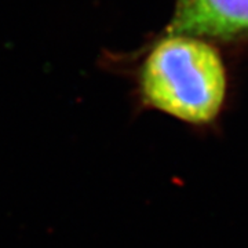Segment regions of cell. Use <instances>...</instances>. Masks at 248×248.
Masks as SVG:
<instances>
[{"label":"cell","instance_id":"cell-1","mask_svg":"<svg viewBox=\"0 0 248 248\" xmlns=\"http://www.w3.org/2000/svg\"><path fill=\"white\" fill-rule=\"evenodd\" d=\"M142 97L151 107L193 124L221 110L226 78L219 54L199 37L169 35L151 50L140 72Z\"/></svg>","mask_w":248,"mask_h":248},{"label":"cell","instance_id":"cell-2","mask_svg":"<svg viewBox=\"0 0 248 248\" xmlns=\"http://www.w3.org/2000/svg\"><path fill=\"white\" fill-rule=\"evenodd\" d=\"M248 31V0H177L170 35L228 39Z\"/></svg>","mask_w":248,"mask_h":248}]
</instances>
